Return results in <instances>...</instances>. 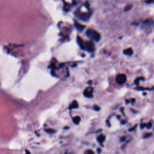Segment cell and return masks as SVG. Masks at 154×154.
<instances>
[{
  "mask_svg": "<svg viewBox=\"0 0 154 154\" xmlns=\"http://www.w3.org/2000/svg\"><path fill=\"white\" fill-rule=\"evenodd\" d=\"M93 88L91 87H87L84 91V95L87 97H91L93 96Z\"/></svg>",
  "mask_w": 154,
  "mask_h": 154,
  "instance_id": "277c9868",
  "label": "cell"
},
{
  "mask_svg": "<svg viewBox=\"0 0 154 154\" xmlns=\"http://www.w3.org/2000/svg\"><path fill=\"white\" fill-rule=\"evenodd\" d=\"M25 154H31V153H30V152H29V151H28V150H26V153H25Z\"/></svg>",
  "mask_w": 154,
  "mask_h": 154,
  "instance_id": "e0dca14e",
  "label": "cell"
},
{
  "mask_svg": "<svg viewBox=\"0 0 154 154\" xmlns=\"http://www.w3.org/2000/svg\"><path fill=\"white\" fill-rule=\"evenodd\" d=\"M116 80L119 84H122L126 82V76L125 74H119L117 76Z\"/></svg>",
  "mask_w": 154,
  "mask_h": 154,
  "instance_id": "3957f363",
  "label": "cell"
},
{
  "mask_svg": "<svg viewBox=\"0 0 154 154\" xmlns=\"http://www.w3.org/2000/svg\"><path fill=\"white\" fill-rule=\"evenodd\" d=\"M94 49V46L92 42L89 41V42H85L84 43L83 49H85L88 52H92L93 51Z\"/></svg>",
  "mask_w": 154,
  "mask_h": 154,
  "instance_id": "7a4b0ae2",
  "label": "cell"
},
{
  "mask_svg": "<svg viewBox=\"0 0 154 154\" xmlns=\"http://www.w3.org/2000/svg\"><path fill=\"white\" fill-rule=\"evenodd\" d=\"M80 120H81V117L79 116H75L73 118V122L74 123L78 125L79 122H80Z\"/></svg>",
  "mask_w": 154,
  "mask_h": 154,
  "instance_id": "8fae6325",
  "label": "cell"
},
{
  "mask_svg": "<svg viewBox=\"0 0 154 154\" xmlns=\"http://www.w3.org/2000/svg\"><path fill=\"white\" fill-rule=\"evenodd\" d=\"M152 123L151 122H149L147 125H146V127L148 128V129H150L151 127H152Z\"/></svg>",
  "mask_w": 154,
  "mask_h": 154,
  "instance_id": "5bb4252c",
  "label": "cell"
},
{
  "mask_svg": "<svg viewBox=\"0 0 154 154\" xmlns=\"http://www.w3.org/2000/svg\"><path fill=\"white\" fill-rule=\"evenodd\" d=\"M132 5L131 4H129V5H127L125 7V10L124 11H129L131 8H132Z\"/></svg>",
  "mask_w": 154,
  "mask_h": 154,
  "instance_id": "7c38bea8",
  "label": "cell"
},
{
  "mask_svg": "<svg viewBox=\"0 0 154 154\" xmlns=\"http://www.w3.org/2000/svg\"><path fill=\"white\" fill-rule=\"evenodd\" d=\"M97 141H98L100 143H103V142L105 141V136L104 135H103V134H101V135H99V136L97 137Z\"/></svg>",
  "mask_w": 154,
  "mask_h": 154,
  "instance_id": "52a82bcc",
  "label": "cell"
},
{
  "mask_svg": "<svg viewBox=\"0 0 154 154\" xmlns=\"http://www.w3.org/2000/svg\"><path fill=\"white\" fill-rule=\"evenodd\" d=\"M86 35L90 37L95 40L96 42H99L100 39V34L99 32L96 31L94 29H93L91 28L88 29L86 31Z\"/></svg>",
  "mask_w": 154,
  "mask_h": 154,
  "instance_id": "6da1fadb",
  "label": "cell"
},
{
  "mask_svg": "<svg viewBox=\"0 0 154 154\" xmlns=\"http://www.w3.org/2000/svg\"><path fill=\"white\" fill-rule=\"evenodd\" d=\"M76 15L79 18H80L81 19H82L83 20H87L90 17V14L85 13H79V14H77Z\"/></svg>",
  "mask_w": 154,
  "mask_h": 154,
  "instance_id": "5b68a950",
  "label": "cell"
},
{
  "mask_svg": "<svg viewBox=\"0 0 154 154\" xmlns=\"http://www.w3.org/2000/svg\"><path fill=\"white\" fill-rule=\"evenodd\" d=\"M123 53L127 55H131L133 54V50L132 48H129L123 50Z\"/></svg>",
  "mask_w": 154,
  "mask_h": 154,
  "instance_id": "8992f818",
  "label": "cell"
},
{
  "mask_svg": "<svg viewBox=\"0 0 154 154\" xmlns=\"http://www.w3.org/2000/svg\"><path fill=\"white\" fill-rule=\"evenodd\" d=\"M75 26H76V28L78 30H80V31H82V30L85 28V26H84V25H81V24L77 22H75Z\"/></svg>",
  "mask_w": 154,
  "mask_h": 154,
  "instance_id": "ba28073f",
  "label": "cell"
},
{
  "mask_svg": "<svg viewBox=\"0 0 154 154\" xmlns=\"http://www.w3.org/2000/svg\"><path fill=\"white\" fill-rule=\"evenodd\" d=\"M94 109H96V111H98L100 108H99V107H98L97 105H95L94 106Z\"/></svg>",
  "mask_w": 154,
  "mask_h": 154,
  "instance_id": "9a60e30c",
  "label": "cell"
},
{
  "mask_svg": "<svg viewBox=\"0 0 154 154\" xmlns=\"http://www.w3.org/2000/svg\"><path fill=\"white\" fill-rule=\"evenodd\" d=\"M77 41H78V44H79V45L80 46V47L82 48V49H83V47H84V42H83V40L81 39V38L80 37H79V36H78L77 37Z\"/></svg>",
  "mask_w": 154,
  "mask_h": 154,
  "instance_id": "9c48e42d",
  "label": "cell"
},
{
  "mask_svg": "<svg viewBox=\"0 0 154 154\" xmlns=\"http://www.w3.org/2000/svg\"><path fill=\"white\" fill-rule=\"evenodd\" d=\"M84 154H94V152L91 150H87L85 151Z\"/></svg>",
  "mask_w": 154,
  "mask_h": 154,
  "instance_id": "4fadbf2b",
  "label": "cell"
},
{
  "mask_svg": "<svg viewBox=\"0 0 154 154\" xmlns=\"http://www.w3.org/2000/svg\"><path fill=\"white\" fill-rule=\"evenodd\" d=\"M78 107V103L76 100H73L72 104L70 105V108H77Z\"/></svg>",
  "mask_w": 154,
  "mask_h": 154,
  "instance_id": "30bf717a",
  "label": "cell"
},
{
  "mask_svg": "<svg viewBox=\"0 0 154 154\" xmlns=\"http://www.w3.org/2000/svg\"><path fill=\"white\" fill-rule=\"evenodd\" d=\"M46 131L48 132H50V133H52V132H54V131L52 130V129H48V130H46Z\"/></svg>",
  "mask_w": 154,
  "mask_h": 154,
  "instance_id": "2e32d148",
  "label": "cell"
}]
</instances>
